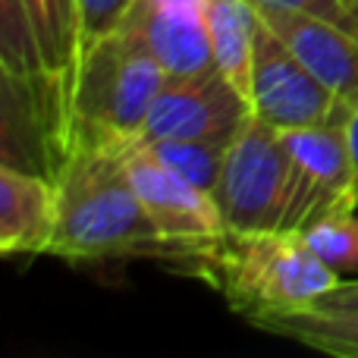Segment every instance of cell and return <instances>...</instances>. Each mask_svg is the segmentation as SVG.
Listing matches in <instances>:
<instances>
[{"mask_svg":"<svg viewBox=\"0 0 358 358\" xmlns=\"http://www.w3.org/2000/svg\"><path fill=\"white\" fill-rule=\"evenodd\" d=\"M261 16L252 0H208V41L214 66L239 88L252 94V63L258 44Z\"/></svg>","mask_w":358,"mask_h":358,"instance_id":"cell-12","label":"cell"},{"mask_svg":"<svg viewBox=\"0 0 358 358\" xmlns=\"http://www.w3.org/2000/svg\"><path fill=\"white\" fill-rule=\"evenodd\" d=\"M35 25L50 79L60 85L69 107V85L76 69V0H22Z\"/></svg>","mask_w":358,"mask_h":358,"instance_id":"cell-14","label":"cell"},{"mask_svg":"<svg viewBox=\"0 0 358 358\" xmlns=\"http://www.w3.org/2000/svg\"><path fill=\"white\" fill-rule=\"evenodd\" d=\"M214 201L223 227L233 233L283 229L289 201V151L283 132L248 113L227 148Z\"/></svg>","mask_w":358,"mask_h":358,"instance_id":"cell-4","label":"cell"},{"mask_svg":"<svg viewBox=\"0 0 358 358\" xmlns=\"http://www.w3.org/2000/svg\"><path fill=\"white\" fill-rule=\"evenodd\" d=\"M248 113L252 107L239 88L217 66H210L195 76L164 82L138 132V142L233 136Z\"/></svg>","mask_w":358,"mask_h":358,"instance_id":"cell-8","label":"cell"},{"mask_svg":"<svg viewBox=\"0 0 358 358\" xmlns=\"http://www.w3.org/2000/svg\"><path fill=\"white\" fill-rule=\"evenodd\" d=\"M126 170L148 217L164 233V239L173 242L176 248L170 271H176V264L192 252V245L214 239L227 229L214 195L192 185L164 161H157L145 145L136 142L126 148Z\"/></svg>","mask_w":358,"mask_h":358,"instance_id":"cell-7","label":"cell"},{"mask_svg":"<svg viewBox=\"0 0 358 358\" xmlns=\"http://www.w3.org/2000/svg\"><path fill=\"white\" fill-rule=\"evenodd\" d=\"M255 3V0H252ZM261 22L273 29L289 50L343 101L358 104V35L330 22V19L311 16L302 10H283V6L255 3Z\"/></svg>","mask_w":358,"mask_h":358,"instance_id":"cell-9","label":"cell"},{"mask_svg":"<svg viewBox=\"0 0 358 358\" xmlns=\"http://www.w3.org/2000/svg\"><path fill=\"white\" fill-rule=\"evenodd\" d=\"M132 0H76V63L101 38L117 31Z\"/></svg>","mask_w":358,"mask_h":358,"instance_id":"cell-17","label":"cell"},{"mask_svg":"<svg viewBox=\"0 0 358 358\" xmlns=\"http://www.w3.org/2000/svg\"><path fill=\"white\" fill-rule=\"evenodd\" d=\"M57 229V182L35 170L0 167V252L48 255Z\"/></svg>","mask_w":358,"mask_h":358,"instance_id":"cell-11","label":"cell"},{"mask_svg":"<svg viewBox=\"0 0 358 358\" xmlns=\"http://www.w3.org/2000/svg\"><path fill=\"white\" fill-rule=\"evenodd\" d=\"M164 82L167 73L145 38L129 25H120L92 50H85L73 69L69 145H136Z\"/></svg>","mask_w":358,"mask_h":358,"instance_id":"cell-3","label":"cell"},{"mask_svg":"<svg viewBox=\"0 0 358 358\" xmlns=\"http://www.w3.org/2000/svg\"><path fill=\"white\" fill-rule=\"evenodd\" d=\"M248 324L280 340H292L299 346L317 349L327 355L358 358V311H321L299 308L280 315H255Z\"/></svg>","mask_w":358,"mask_h":358,"instance_id":"cell-13","label":"cell"},{"mask_svg":"<svg viewBox=\"0 0 358 358\" xmlns=\"http://www.w3.org/2000/svg\"><path fill=\"white\" fill-rule=\"evenodd\" d=\"M346 145H349V161H352V173H355V185H358V104L346 117Z\"/></svg>","mask_w":358,"mask_h":358,"instance_id":"cell-20","label":"cell"},{"mask_svg":"<svg viewBox=\"0 0 358 358\" xmlns=\"http://www.w3.org/2000/svg\"><path fill=\"white\" fill-rule=\"evenodd\" d=\"M248 107L255 117L273 129H296L317 120L334 117L340 107H349L299 60L289 44L261 22L252 63V94Z\"/></svg>","mask_w":358,"mask_h":358,"instance_id":"cell-6","label":"cell"},{"mask_svg":"<svg viewBox=\"0 0 358 358\" xmlns=\"http://www.w3.org/2000/svg\"><path fill=\"white\" fill-rule=\"evenodd\" d=\"M176 271L208 283L245 317L311 308L340 283V273L305 245L299 229H223L214 239L192 245Z\"/></svg>","mask_w":358,"mask_h":358,"instance_id":"cell-2","label":"cell"},{"mask_svg":"<svg viewBox=\"0 0 358 358\" xmlns=\"http://www.w3.org/2000/svg\"><path fill=\"white\" fill-rule=\"evenodd\" d=\"M349 110L352 107H340L327 120L280 129L289 151V201L283 229H302L336 208H358V185L346 145Z\"/></svg>","mask_w":358,"mask_h":358,"instance_id":"cell-5","label":"cell"},{"mask_svg":"<svg viewBox=\"0 0 358 358\" xmlns=\"http://www.w3.org/2000/svg\"><path fill=\"white\" fill-rule=\"evenodd\" d=\"M233 136L164 138V142H138V145H145L157 161H164L170 170H176L182 179H189L192 185H198V189L214 195V185H217V179H220L223 157H227V148H229V142H233Z\"/></svg>","mask_w":358,"mask_h":358,"instance_id":"cell-15","label":"cell"},{"mask_svg":"<svg viewBox=\"0 0 358 358\" xmlns=\"http://www.w3.org/2000/svg\"><path fill=\"white\" fill-rule=\"evenodd\" d=\"M311 308H321V311H358V280L352 283H336L330 292H324Z\"/></svg>","mask_w":358,"mask_h":358,"instance_id":"cell-19","label":"cell"},{"mask_svg":"<svg viewBox=\"0 0 358 358\" xmlns=\"http://www.w3.org/2000/svg\"><path fill=\"white\" fill-rule=\"evenodd\" d=\"M123 25L145 38L167 79H182L214 66L208 0H132Z\"/></svg>","mask_w":358,"mask_h":358,"instance_id":"cell-10","label":"cell"},{"mask_svg":"<svg viewBox=\"0 0 358 358\" xmlns=\"http://www.w3.org/2000/svg\"><path fill=\"white\" fill-rule=\"evenodd\" d=\"M255 3L267 6H283V10H302L311 16L330 19V22L349 29L358 35V0H255Z\"/></svg>","mask_w":358,"mask_h":358,"instance_id":"cell-18","label":"cell"},{"mask_svg":"<svg viewBox=\"0 0 358 358\" xmlns=\"http://www.w3.org/2000/svg\"><path fill=\"white\" fill-rule=\"evenodd\" d=\"M305 245L343 277L358 271V214L355 208H336L299 229Z\"/></svg>","mask_w":358,"mask_h":358,"instance_id":"cell-16","label":"cell"},{"mask_svg":"<svg viewBox=\"0 0 358 358\" xmlns=\"http://www.w3.org/2000/svg\"><path fill=\"white\" fill-rule=\"evenodd\" d=\"M57 182V229L50 258L82 261L136 258L170 267L176 248L148 217L126 170V148L73 142Z\"/></svg>","mask_w":358,"mask_h":358,"instance_id":"cell-1","label":"cell"}]
</instances>
